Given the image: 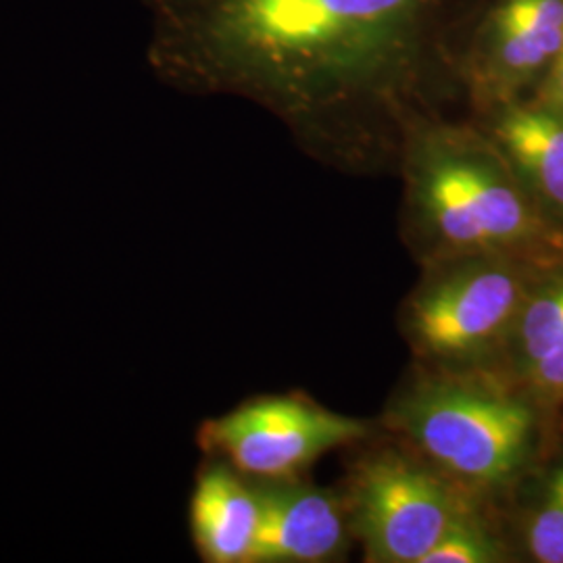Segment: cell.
Masks as SVG:
<instances>
[{"label":"cell","instance_id":"cell-11","mask_svg":"<svg viewBox=\"0 0 563 563\" xmlns=\"http://www.w3.org/2000/svg\"><path fill=\"white\" fill-rule=\"evenodd\" d=\"M190 534L205 563H251L262 522L257 484L207 457L190 495Z\"/></svg>","mask_w":563,"mask_h":563},{"label":"cell","instance_id":"cell-8","mask_svg":"<svg viewBox=\"0 0 563 563\" xmlns=\"http://www.w3.org/2000/svg\"><path fill=\"white\" fill-rule=\"evenodd\" d=\"M262 522L251 563L341 562L353 541L341 488L305 478L255 481Z\"/></svg>","mask_w":563,"mask_h":563},{"label":"cell","instance_id":"cell-5","mask_svg":"<svg viewBox=\"0 0 563 563\" xmlns=\"http://www.w3.org/2000/svg\"><path fill=\"white\" fill-rule=\"evenodd\" d=\"M341 490L353 541L369 563H423L476 497L393 434L362 449Z\"/></svg>","mask_w":563,"mask_h":563},{"label":"cell","instance_id":"cell-13","mask_svg":"<svg viewBox=\"0 0 563 563\" xmlns=\"http://www.w3.org/2000/svg\"><path fill=\"white\" fill-rule=\"evenodd\" d=\"M520 562L504 507L472 497L423 563Z\"/></svg>","mask_w":563,"mask_h":563},{"label":"cell","instance_id":"cell-4","mask_svg":"<svg viewBox=\"0 0 563 563\" xmlns=\"http://www.w3.org/2000/svg\"><path fill=\"white\" fill-rule=\"evenodd\" d=\"M547 265L511 255H470L422 265L402 301L401 334L418 369L499 372L532 284Z\"/></svg>","mask_w":563,"mask_h":563},{"label":"cell","instance_id":"cell-12","mask_svg":"<svg viewBox=\"0 0 563 563\" xmlns=\"http://www.w3.org/2000/svg\"><path fill=\"white\" fill-rule=\"evenodd\" d=\"M505 518L520 562L563 563V441L516 488Z\"/></svg>","mask_w":563,"mask_h":563},{"label":"cell","instance_id":"cell-7","mask_svg":"<svg viewBox=\"0 0 563 563\" xmlns=\"http://www.w3.org/2000/svg\"><path fill=\"white\" fill-rule=\"evenodd\" d=\"M562 46L563 0H484L463 48L467 115L532 97Z\"/></svg>","mask_w":563,"mask_h":563},{"label":"cell","instance_id":"cell-10","mask_svg":"<svg viewBox=\"0 0 563 563\" xmlns=\"http://www.w3.org/2000/svg\"><path fill=\"white\" fill-rule=\"evenodd\" d=\"M499 372L549 416L563 411V260L547 265L532 284L505 349Z\"/></svg>","mask_w":563,"mask_h":563},{"label":"cell","instance_id":"cell-14","mask_svg":"<svg viewBox=\"0 0 563 563\" xmlns=\"http://www.w3.org/2000/svg\"><path fill=\"white\" fill-rule=\"evenodd\" d=\"M534 97H541L544 101L553 102L563 109V46Z\"/></svg>","mask_w":563,"mask_h":563},{"label":"cell","instance_id":"cell-3","mask_svg":"<svg viewBox=\"0 0 563 563\" xmlns=\"http://www.w3.org/2000/svg\"><path fill=\"white\" fill-rule=\"evenodd\" d=\"M378 423L460 488L504 509L560 441V420L495 369L416 367Z\"/></svg>","mask_w":563,"mask_h":563},{"label":"cell","instance_id":"cell-6","mask_svg":"<svg viewBox=\"0 0 563 563\" xmlns=\"http://www.w3.org/2000/svg\"><path fill=\"white\" fill-rule=\"evenodd\" d=\"M380 423L332 411L301 393L263 395L199 426L207 457L251 481L301 478L325 453L372 439Z\"/></svg>","mask_w":563,"mask_h":563},{"label":"cell","instance_id":"cell-9","mask_svg":"<svg viewBox=\"0 0 563 563\" xmlns=\"http://www.w3.org/2000/svg\"><path fill=\"white\" fill-rule=\"evenodd\" d=\"M472 120L504 153L544 222L563 234L562 107L532 95Z\"/></svg>","mask_w":563,"mask_h":563},{"label":"cell","instance_id":"cell-2","mask_svg":"<svg viewBox=\"0 0 563 563\" xmlns=\"http://www.w3.org/2000/svg\"><path fill=\"white\" fill-rule=\"evenodd\" d=\"M402 234L420 265L511 255L563 260V234L544 222L504 153L472 120L434 115L402 142Z\"/></svg>","mask_w":563,"mask_h":563},{"label":"cell","instance_id":"cell-1","mask_svg":"<svg viewBox=\"0 0 563 563\" xmlns=\"http://www.w3.org/2000/svg\"><path fill=\"white\" fill-rule=\"evenodd\" d=\"M484 0H141L146 63L186 95L269 111L318 159L397 169L409 130L463 104Z\"/></svg>","mask_w":563,"mask_h":563}]
</instances>
